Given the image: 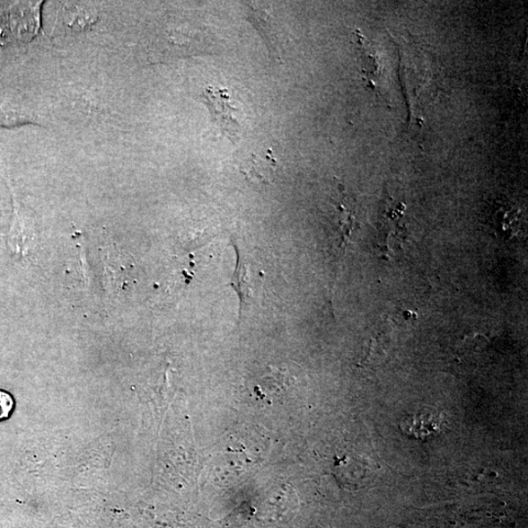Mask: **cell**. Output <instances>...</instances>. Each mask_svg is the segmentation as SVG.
I'll use <instances>...</instances> for the list:
<instances>
[{"instance_id": "6da1fadb", "label": "cell", "mask_w": 528, "mask_h": 528, "mask_svg": "<svg viewBox=\"0 0 528 528\" xmlns=\"http://www.w3.org/2000/svg\"><path fill=\"white\" fill-rule=\"evenodd\" d=\"M201 97L202 101L210 110L214 122L223 134L231 141L236 142L240 136V125L235 118L238 109L234 107L228 91L210 86L206 88Z\"/></svg>"}, {"instance_id": "7a4b0ae2", "label": "cell", "mask_w": 528, "mask_h": 528, "mask_svg": "<svg viewBox=\"0 0 528 528\" xmlns=\"http://www.w3.org/2000/svg\"><path fill=\"white\" fill-rule=\"evenodd\" d=\"M41 3L20 4L10 8L3 21L0 34L6 40L30 41L37 35L40 25V6Z\"/></svg>"}, {"instance_id": "3957f363", "label": "cell", "mask_w": 528, "mask_h": 528, "mask_svg": "<svg viewBox=\"0 0 528 528\" xmlns=\"http://www.w3.org/2000/svg\"><path fill=\"white\" fill-rule=\"evenodd\" d=\"M14 215L11 224L7 244L13 256L26 258L35 244L36 228L31 217L16 199L13 193Z\"/></svg>"}, {"instance_id": "277c9868", "label": "cell", "mask_w": 528, "mask_h": 528, "mask_svg": "<svg viewBox=\"0 0 528 528\" xmlns=\"http://www.w3.org/2000/svg\"><path fill=\"white\" fill-rule=\"evenodd\" d=\"M333 204L338 214L339 248L345 250V247L351 241L356 227V202L347 193L344 187L339 185Z\"/></svg>"}, {"instance_id": "5b68a950", "label": "cell", "mask_w": 528, "mask_h": 528, "mask_svg": "<svg viewBox=\"0 0 528 528\" xmlns=\"http://www.w3.org/2000/svg\"><path fill=\"white\" fill-rule=\"evenodd\" d=\"M443 425L442 415L432 410H423L405 416L400 427L404 435L424 440L442 431Z\"/></svg>"}, {"instance_id": "8992f818", "label": "cell", "mask_w": 528, "mask_h": 528, "mask_svg": "<svg viewBox=\"0 0 528 528\" xmlns=\"http://www.w3.org/2000/svg\"><path fill=\"white\" fill-rule=\"evenodd\" d=\"M102 255L106 286L113 293L129 282L132 264L115 247H107Z\"/></svg>"}, {"instance_id": "52a82bcc", "label": "cell", "mask_w": 528, "mask_h": 528, "mask_svg": "<svg viewBox=\"0 0 528 528\" xmlns=\"http://www.w3.org/2000/svg\"><path fill=\"white\" fill-rule=\"evenodd\" d=\"M235 249L237 251V264L235 272L233 278H231L230 284L240 296V311L245 312L247 307L256 302L257 287L256 283L252 282L251 277V272L248 264H246L243 258L241 257L240 251L236 246Z\"/></svg>"}, {"instance_id": "ba28073f", "label": "cell", "mask_w": 528, "mask_h": 528, "mask_svg": "<svg viewBox=\"0 0 528 528\" xmlns=\"http://www.w3.org/2000/svg\"><path fill=\"white\" fill-rule=\"evenodd\" d=\"M242 172L250 182L271 183L277 173V160L270 151L263 156L252 155Z\"/></svg>"}, {"instance_id": "9c48e42d", "label": "cell", "mask_w": 528, "mask_h": 528, "mask_svg": "<svg viewBox=\"0 0 528 528\" xmlns=\"http://www.w3.org/2000/svg\"><path fill=\"white\" fill-rule=\"evenodd\" d=\"M29 124H38L37 118L13 103L0 106V128H15Z\"/></svg>"}, {"instance_id": "30bf717a", "label": "cell", "mask_w": 528, "mask_h": 528, "mask_svg": "<svg viewBox=\"0 0 528 528\" xmlns=\"http://www.w3.org/2000/svg\"><path fill=\"white\" fill-rule=\"evenodd\" d=\"M358 47L361 59L360 65L362 66L361 73L365 74L366 76V81L369 83V86L373 88V90H375V88H377L376 84L381 75V65L379 60L372 55L369 48L367 49L365 43L359 40Z\"/></svg>"}, {"instance_id": "8fae6325", "label": "cell", "mask_w": 528, "mask_h": 528, "mask_svg": "<svg viewBox=\"0 0 528 528\" xmlns=\"http://www.w3.org/2000/svg\"><path fill=\"white\" fill-rule=\"evenodd\" d=\"M69 18L64 21L66 26L73 31H84L92 27L96 18L88 13V11H70Z\"/></svg>"}, {"instance_id": "7c38bea8", "label": "cell", "mask_w": 528, "mask_h": 528, "mask_svg": "<svg viewBox=\"0 0 528 528\" xmlns=\"http://www.w3.org/2000/svg\"><path fill=\"white\" fill-rule=\"evenodd\" d=\"M14 409V400L8 392L0 391V420L7 419Z\"/></svg>"}]
</instances>
